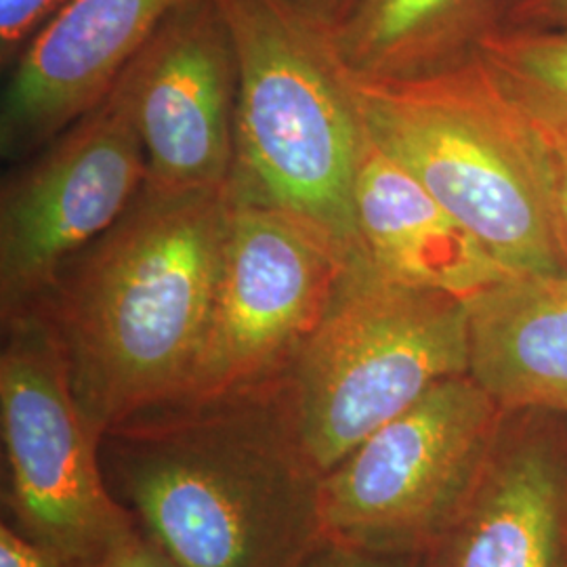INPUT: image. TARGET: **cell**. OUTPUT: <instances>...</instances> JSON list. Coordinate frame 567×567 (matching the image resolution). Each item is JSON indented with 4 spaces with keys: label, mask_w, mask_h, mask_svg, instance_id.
Segmentation results:
<instances>
[{
    "label": "cell",
    "mask_w": 567,
    "mask_h": 567,
    "mask_svg": "<svg viewBox=\"0 0 567 567\" xmlns=\"http://www.w3.org/2000/svg\"><path fill=\"white\" fill-rule=\"evenodd\" d=\"M97 452L114 501L175 567H303L324 538V473L286 374L143 410Z\"/></svg>",
    "instance_id": "obj_1"
},
{
    "label": "cell",
    "mask_w": 567,
    "mask_h": 567,
    "mask_svg": "<svg viewBox=\"0 0 567 567\" xmlns=\"http://www.w3.org/2000/svg\"><path fill=\"white\" fill-rule=\"evenodd\" d=\"M231 206V185H143L42 301L97 444L110 426L179 395L210 313Z\"/></svg>",
    "instance_id": "obj_2"
},
{
    "label": "cell",
    "mask_w": 567,
    "mask_h": 567,
    "mask_svg": "<svg viewBox=\"0 0 567 567\" xmlns=\"http://www.w3.org/2000/svg\"><path fill=\"white\" fill-rule=\"evenodd\" d=\"M344 81L365 135L498 264L511 274H567L543 145L482 55L410 79L344 70Z\"/></svg>",
    "instance_id": "obj_3"
},
{
    "label": "cell",
    "mask_w": 567,
    "mask_h": 567,
    "mask_svg": "<svg viewBox=\"0 0 567 567\" xmlns=\"http://www.w3.org/2000/svg\"><path fill=\"white\" fill-rule=\"evenodd\" d=\"M238 55L231 194L364 252L355 177L364 126L328 34L284 0H217Z\"/></svg>",
    "instance_id": "obj_4"
},
{
    "label": "cell",
    "mask_w": 567,
    "mask_h": 567,
    "mask_svg": "<svg viewBox=\"0 0 567 567\" xmlns=\"http://www.w3.org/2000/svg\"><path fill=\"white\" fill-rule=\"evenodd\" d=\"M463 374L465 301L400 282L362 252L344 265L286 383L305 447L328 473L426 391Z\"/></svg>",
    "instance_id": "obj_5"
},
{
    "label": "cell",
    "mask_w": 567,
    "mask_h": 567,
    "mask_svg": "<svg viewBox=\"0 0 567 567\" xmlns=\"http://www.w3.org/2000/svg\"><path fill=\"white\" fill-rule=\"evenodd\" d=\"M507 412L471 374L452 377L374 431L322 480V536L426 555L480 484Z\"/></svg>",
    "instance_id": "obj_6"
},
{
    "label": "cell",
    "mask_w": 567,
    "mask_h": 567,
    "mask_svg": "<svg viewBox=\"0 0 567 567\" xmlns=\"http://www.w3.org/2000/svg\"><path fill=\"white\" fill-rule=\"evenodd\" d=\"M0 326L2 519L41 547L97 566L135 522L105 486L60 334L42 305Z\"/></svg>",
    "instance_id": "obj_7"
},
{
    "label": "cell",
    "mask_w": 567,
    "mask_h": 567,
    "mask_svg": "<svg viewBox=\"0 0 567 567\" xmlns=\"http://www.w3.org/2000/svg\"><path fill=\"white\" fill-rule=\"evenodd\" d=\"M353 257L313 225L234 196L203 341L171 402L215 398L286 374Z\"/></svg>",
    "instance_id": "obj_8"
},
{
    "label": "cell",
    "mask_w": 567,
    "mask_h": 567,
    "mask_svg": "<svg viewBox=\"0 0 567 567\" xmlns=\"http://www.w3.org/2000/svg\"><path fill=\"white\" fill-rule=\"evenodd\" d=\"M147 177L121 91L32 156L0 189V318L39 307L61 269L121 219Z\"/></svg>",
    "instance_id": "obj_9"
},
{
    "label": "cell",
    "mask_w": 567,
    "mask_h": 567,
    "mask_svg": "<svg viewBox=\"0 0 567 567\" xmlns=\"http://www.w3.org/2000/svg\"><path fill=\"white\" fill-rule=\"evenodd\" d=\"M238 55L217 0H189L128 61L116 89L158 192L229 187L236 161Z\"/></svg>",
    "instance_id": "obj_10"
},
{
    "label": "cell",
    "mask_w": 567,
    "mask_h": 567,
    "mask_svg": "<svg viewBox=\"0 0 567 567\" xmlns=\"http://www.w3.org/2000/svg\"><path fill=\"white\" fill-rule=\"evenodd\" d=\"M189 0H74L4 72L0 156L20 163L107 97L163 21Z\"/></svg>",
    "instance_id": "obj_11"
},
{
    "label": "cell",
    "mask_w": 567,
    "mask_h": 567,
    "mask_svg": "<svg viewBox=\"0 0 567 567\" xmlns=\"http://www.w3.org/2000/svg\"><path fill=\"white\" fill-rule=\"evenodd\" d=\"M426 567H567V454L505 437Z\"/></svg>",
    "instance_id": "obj_12"
},
{
    "label": "cell",
    "mask_w": 567,
    "mask_h": 567,
    "mask_svg": "<svg viewBox=\"0 0 567 567\" xmlns=\"http://www.w3.org/2000/svg\"><path fill=\"white\" fill-rule=\"evenodd\" d=\"M355 224L368 259L400 282L466 301L513 276L365 133L355 177Z\"/></svg>",
    "instance_id": "obj_13"
},
{
    "label": "cell",
    "mask_w": 567,
    "mask_h": 567,
    "mask_svg": "<svg viewBox=\"0 0 567 567\" xmlns=\"http://www.w3.org/2000/svg\"><path fill=\"white\" fill-rule=\"evenodd\" d=\"M465 303L471 379L503 412L567 416V274H513Z\"/></svg>",
    "instance_id": "obj_14"
},
{
    "label": "cell",
    "mask_w": 567,
    "mask_h": 567,
    "mask_svg": "<svg viewBox=\"0 0 567 567\" xmlns=\"http://www.w3.org/2000/svg\"><path fill=\"white\" fill-rule=\"evenodd\" d=\"M503 11L505 0H353L328 41L353 74L410 79L477 55Z\"/></svg>",
    "instance_id": "obj_15"
},
{
    "label": "cell",
    "mask_w": 567,
    "mask_h": 567,
    "mask_svg": "<svg viewBox=\"0 0 567 567\" xmlns=\"http://www.w3.org/2000/svg\"><path fill=\"white\" fill-rule=\"evenodd\" d=\"M477 55L519 102L567 126V30L498 25Z\"/></svg>",
    "instance_id": "obj_16"
},
{
    "label": "cell",
    "mask_w": 567,
    "mask_h": 567,
    "mask_svg": "<svg viewBox=\"0 0 567 567\" xmlns=\"http://www.w3.org/2000/svg\"><path fill=\"white\" fill-rule=\"evenodd\" d=\"M522 107L543 145L553 224H555V234H557V240H559L567 264V126L548 118L538 110L527 107L524 103H522Z\"/></svg>",
    "instance_id": "obj_17"
},
{
    "label": "cell",
    "mask_w": 567,
    "mask_h": 567,
    "mask_svg": "<svg viewBox=\"0 0 567 567\" xmlns=\"http://www.w3.org/2000/svg\"><path fill=\"white\" fill-rule=\"evenodd\" d=\"M74 0H0V65L7 72L30 42Z\"/></svg>",
    "instance_id": "obj_18"
},
{
    "label": "cell",
    "mask_w": 567,
    "mask_h": 567,
    "mask_svg": "<svg viewBox=\"0 0 567 567\" xmlns=\"http://www.w3.org/2000/svg\"><path fill=\"white\" fill-rule=\"evenodd\" d=\"M303 567H426V555H389L326 540Z\"/></svg>",
    "instance_id": "obj_19"
},
{
    "label": "cell",
    "mask_w": 567,
    "mask_h": 567,
    "mask_svg": "<svg viewBox=\"0 0 567 567\" xmlns=\"http://www.w3.org/2000/svg\"><path fill=\"white\" fill-rule=\"evenodd\" d=\"M0 567H97L68 559L25 538L9 522H0Z\"/></svg>",
    "instance_id": "obj_20"
},
{
    "label": "cell",
    "mask_w": 567,
    "mask_h": 567,
    "mask_svg": "<svg viewBox=\"0 0 567 567\" xmlns=\"http://www.w3.org/2000/svg\"><path fill=\"white\" fill-rule=\"evenodd\" d=\"M97 567H175L133 524L105 550Z\"/></svg>",
    "instance_id": "obj_21"
},
{
    "label": "cell",
    "mask_w": 567,
    "mask_h": 567,
    "mask_svg": "<svg viewBox=\"0 0 567 567\" xmlns=\"http://www.w3.org/2000/svg\"><path fill=\"white\" fill-rule=\"evenodd\" d=\"M503 25L567 30V0H508Z\"/></svg>",
    "instance_id": "obj_22"
},
{
    "label": "cell",
    "mask_w": 567,
    "mask_h": 567,
    "mask_svg": "<svg viewBox=\"0 0 567 567\" xmlns=\"http://www.w3.org/2000/svg\"><path fill=\"white\" fill-rule=\"evenodd\" d=\"M288 2L299 16L305 20L311 21L326 34L343 20L344 13L353 4V0H284Z\"/></svg>",
    "instance_id": "obj_23"
}]
</instances>
